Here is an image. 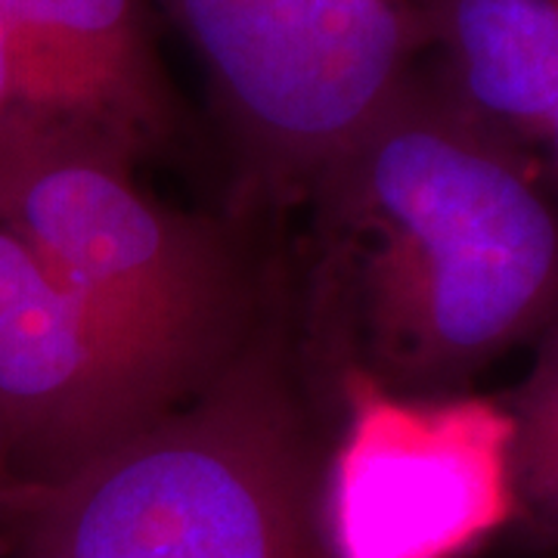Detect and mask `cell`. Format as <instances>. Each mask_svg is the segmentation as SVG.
<instances>
[{"mask_svg":"<svg viewBox=\"0 0 558 558\" xmlns=\"http://www.w3.org/2000/svg\"><path fill=\"white\" fill-rule=\"evenodd\" d=\"M100 121L25 106L0 121V227L174 403L199 395L270 295L230 230L156 202Z\"/></svg>","mask_w":558,"mask_h":558,"instance_id":"obj_3","label":"cell"},{"mask_svg":"<svg viewBox=\"0 0 558 558\" xmlns=\"http://www.w3.org/2000/svg\"><path fill=\"white\" fill-rule=\"evenodd\" d=\"M336 416L270 279L258 326L199 395L69 475L0 490L3 558H332Z\"/></svg>","mask_w":558,"mask_h":558,"instance_id":"obj_2","label":"cell"},{"mask_svg":"<svg viewBox=\"0 0 558 558\" xmlns=\"http://www.w3.org/2000/svg\"><path fill=\"white\" fill-rule=\"evenodd\" d=\"M211 78L245 183L304 199L425 53L410 0H159Z\"/></svg>","mask_w":558,"mask_h":558,"instance_id":"obj_4","label":"cell"},{"mask_svg":"<svg viewBox=\"0 0 558 558\" xmlns=\"http://www.w3.org/2000/svg\"><path fill=\"white\" fill-rule=\"evenodd\" d=\"M323 472L332 558H465L512 527V416L475 395H398L344 373Z\"/></svg>","mask_w":558,"mask_h":558,"instance_id":"obj_5","label":"cell"},{"mask_svg":"<svg viewBox=\"0 0 558 558\" xmlns=\"http://www.w3.org/2000/svg\"><path fill=\"white\" fill-rule=\"evenodd\" d=\"M44 109L100 121L137 153L178 131L146 0H0Z\"/></svg>","mask_w":558,"mask_h":558,"instance_id":"obj_8","label":"cell"},{"mask_svg":"<svg viewBox=\"0 0 558 558\" xmlns=\"http://www.w3.org/2000/svg\"><path fill=\"white\" fill-rule=\"evenodd\" d=\"M0 558H3V549H0Z\"/></svg>","mask_w":558,"mask_h":558,"instance_id":"obj_12","label":"cell"},{"mask_svg":"<svg viewBox=\"0 0 558 558\" xmlns=\"http://www.w3.org/2000/svg\"><path fill=\"white\" fill-rule=\"evenodd\" d=\"M432 75L558 202V0H410Z\"/></svg>","mask_w":558,"mask_h":558,"instance_id":"obj_7","label":"cell"},{"mask_svg":"<svg viewBox=\"0 0 558 558\" xmlns=\"http://www.w3.org/2000/svg\"><path fill=\"white\" fill-rule=\"evenodd\" d=\"M25 106H44L38 81L22 44L10 32V25L0 20V121Z\"/></svg>","mask_w":558,"mask_h":558,"instance_id":"obj_10","label":"cell"},{"mask_svg":"<svg viewBox=\"0 0 558 558\" xmlns=\"http://www.w3.org/2000/svg\"><path fill=\"white\" fill-rule=\"evenodd\" d=\"M174 407L0 227V490L62 478Z\"/></svg>","mask_w":558,"mask_h":558,"instance_id":"obj_6","label":"cell"},{"mask_svg":"<svg viewBox=\"0 0 558 558\" xmlns=\"http://www.w3.org/2000/svg\"><path fill=\"white\" fill-rule=\"evenodd\" d=\"M502 407L512 416V531L531 553H558V317L539 332L534 366Z\"/></svg>","mask_w":558,"mask_h":558,"instance_id":"obj_9","label":"cell"},{"mask_svg":"<svg viewBox=\"0 0 558 558\" xmlns=\"http://www.w3.org/2000/svg\"><path fill=\"white\" fill-rule=\"evenodd\" d=\"M292 307L326 410L344 373L457 395L558 317V202L534 168L416 65L329 161Z\"/></svg>","mask_w":558,"mask_h":558,"instance_id":"obj_1","label":"cell"},{"mask_svg":"<svg viewBox=\"0 0 558 558\" xmlns=\"http://www.w3.org/2000/svg\"><path fill=\"white\" fill-rule=\"evenodd\" d=\"M0 487H3V465H0Z\"/></svg>","mask_w":558,"mask_h":558,"instance_id":"obj_11","label":"cell"}]
</instances>
